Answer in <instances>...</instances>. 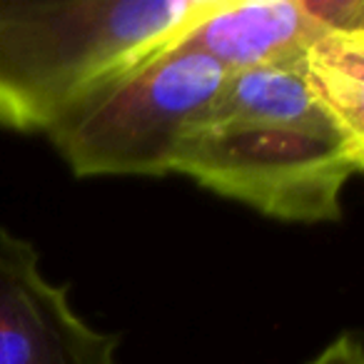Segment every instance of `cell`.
<instances>
[{"mask_svg": "<svg viewBox=\"0 0 364 364\" xmlns=\"http://www.w3.org/2000/svg\"><path fill=\"white\" fill-rule=\"evenodd\" d=\"M327 33L307 0H215L177 43L237 75L304 60Z\"/></svg>", "mask_w": 364, "mask_h": 364, "instance_id": "5", "label": "cell"}, {"mask_svg": "<svg viewBox=\"0 0 364 364\" xmlns=\"http://www.w3.org/2000/svg\"><path fill=\"white\" fill-rule=\"evenodd\" d=\"M309 364H364L362 334L354 329L337 334Z\"/></svg>", "mask_w": 364, "mask_h": 364, "instance_id": "6", "label": "cell"}, {"mask_svg": "<svg viewBox=\"0 0 364 364\" xmlns=\"http://www.w3.org/2000/svg\"><path fill=\"white\" fill-rule=\"evenodd\" d=\"M364 167V125L324 95L307 58L228 77L185 137L175 175L277 223L342 220V193Z\"/></svg>", "mask_w": 364, "mask_h": 364, "instance_id": "1", "label": "cell"}, {"mask_svg": "<svg viewBox=\"0 0 364 364\" xmlns=\"http://www.w3.org/2000/svg\"><path fill=\"white\" fill-rule=\"evenodd\" d=\"M117 347L46 277L36 245L0 228V364H115Z\"/></svg>", "mask_w": 364, "mask_h": 364, "instance_id": "4", "label": "cell"}, {"mask_svg": "<svg viewBox=\"0 0 364 364\" xmlns=\"http://www.w3.org/2000/svg\"><path fill=\"white\" fill-rule=\"evenodd\" d=\"M215 0H0V127L48 132L175 46Z\"/></svg>", "mask_w": 364, "mask_h": 364, "instance_id": "2", "label": "cell"}, {"mask_svg": "<svg viewBox=\"0 0 364 364\" xmlns=\"http://www.w3.org/2000/svg\"><path fill=\"white\" fill-rule=\"evenodd\" d=\"M223 65L180 43L65 115L48 140L75 177H167L185 137L228 85Z\"/></svg>", "mask_w": 364, "mask_h": 364, "instance_id": "3", "label": "cell"}]
</instances>
